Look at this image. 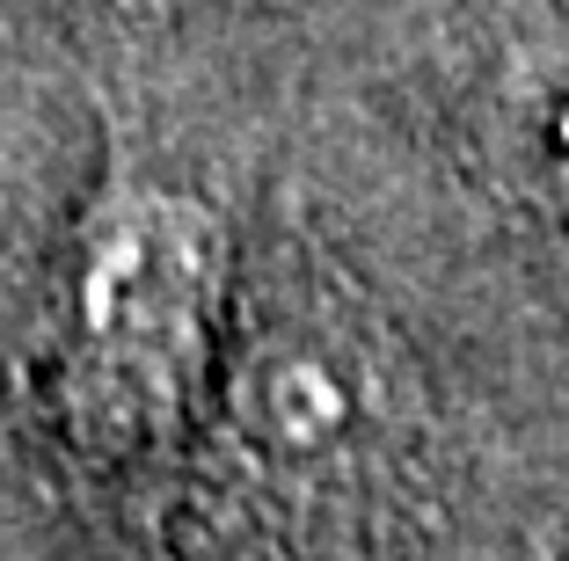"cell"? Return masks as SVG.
<instances>
[{"instance_id": "cell-2", "label": "cell", "mask_w": 569, "mask_h": 561, "mask_svg": "<svg viewBox=\"0 0 569 561\" xmlns=\"http://www.w3.org/2000/svg\"><path fill=\"white\" fill-rule=\"evenodd\" d=\"M387 401L372 335L321 292L292 299L284 314L270 307L234 372V430L270 481L351 474Z\"/></svg>"}, {"instance_id": "cell-1", "label": "cell", "mask_w": 569, "mask_h": 561, "mask_svg": "<svg viewBox=\"0 0 569 561\" xmlns=\"http://www.w3.org/2000/svg\"><path fill=\"white\" fill-rule=\"evenodd\" d=\"M227 350V227L161 176H110L67 299V415L102 467H161L198 430Z\"/></svg>"}, {"instance_id": "cell-3", "label": "cell", "mask_w": 569, "mask_h": 561, "mask_svg": "<svg viewBox=\"0 0 569 561\" xmlns=\"http://www.w3.org/2000/svg\"><path fill=\"white\" fill-rule=\"evenodd\" d=\"M489 132L511 168V190L533 198V212H548L569 233V30L526 44L503 67Z\"/></svg>"}]
</instances>
